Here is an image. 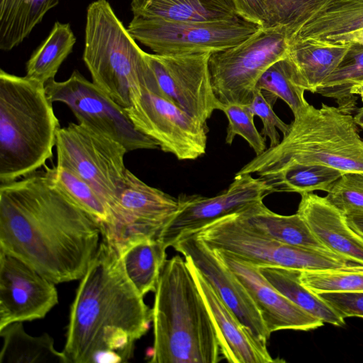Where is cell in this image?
I'll list each match as a JSON object with an SVG mask.
<instances>
[{
	"instance_id": "35",
	"label": "cell",
	"mask_w": 363,
	"mask_h": 363,
	"mask_svg": "<svg viewBox=\"0 0 363 363\" xmlns=\"http://www.w3.org/2000/svg\"><path fill=\"white\" fill-rule=\"evenodd\" d=\"M299 279L317 294L363 291V274L342 269L301 271Z\"/></svg>"
},
{
	"instance_id": "18",
	"label": "cell",
	"mask_w": 363,
	"mask_h": 363,
	"mask_svg": "<svg viewBox=\"0 0 363 363\" xmlns=\"http://www.w3.org/2000/svg\"><path fill=\"white\" fill-rule=\"evenodd\" d=\"M212 250L245 286L271 333L282 330L308 331L324 325L279 292L258 267L225 251Z\"/></svg>"
},
{
	"instance_id": "42",
	"label": "cell",
	"mask_w": 363,
	"mask_h": 363,
	"mask_svg": "<svg viewBox=\"0 0 363 363\" xmlns=\"http://www.w3.org/2000/svg\"><path fill=\"white\" fill-rule=\"evenodd\" d=\"M358 43L363 45V29L355 31L342 38L337 43Z\"/></svg>"
},
{
	"instance_id": "8",
	"label": "cell",
	"mask_w": 363,
	"mask_h": 363,
	"mask_svg": "<svg viewBox=\"0 0 363 363\" xmlns=\"http://www.w3.org/2000/svg\"><path fill=\"white\" fill-rule=\"evenodd\" d=\"M289 40L284 27L261 28L242 43L211 53V82L220 104L250 106L262 74L288 55Z\"/></svg>"
},
{
	"instance_id": "44",
	"label": "cell",
	"mask_w": 363,
	"mask_h": 363,
	"mask_svg": "<svg viewBox=\"0 0 363 363\" xmlns=\"http://www.w3.org/2000/svg\"><path fill=\"white\" fill-rule=\"evenodd\" d=\"M350 92L353 95L359 96L361 100L363 101V82L354 85Z\"/></svg>"
},
{
	"instance_id": "31",
	"label": "cell",
	"mask_w": 363,
	"mask_h": 363,
	"mask_svg": "<svg viewBox=\"0 0 363 363\" xmlns=\"http://www.w3.org/2000/svg\"><path fill=\"white\" fill-rule=\"evenodd\" d=\"M363 82V45L351 42L335 69L317 89L315 94L335 100L337 107L352 115L357 110V97L352 87Z\"/></svg>"
},
{
	"instance_id": "2",
	"label": "cell",
	"mask_w": 363,
	"mask_h": 363,
	"mask_svg": "<svg viewBox=\"0 0 363 363\" xmlns=\"http://www.w3.org/2000/svg\"><path fill=\"white\" fill-rule=\"evenodd\" d=\"M143 298L121 256L101 240L70 306L62 350L68 363L129 361L152 322Z\"/></svg>"
},
{
	"instance_id": "37",
	"label": "cell",
	"mask_w": 363,
	"mask_h": 363,
	"mask_svg": "<svg viewBox=\"0 0 363 363\" xmlns=\"http://www.w3.org/2000/svg\"><path fill=\"white\" fill-rule=\"evenodd\" d=\"M325 197L345 216L363 213V172L343 174Z\"/></svg>"
},
{
	"instance_id": "24",
	"label": "cell",
	"mask_w": 363,
	"mask_h": 363,
	"mask_svg": "<svg viewBox=\"0 0 363 363\" xmlns=\"http://www.w3.org/2000/svg\"><path fill=\"white\" fill-rule=\"evenodd\" d=\"M255 230L280 242L331 252L313 235L303 218L298 213L283 216L269 210L259 201L239 211Z\"/></svg>"
},
{
	"instance_id": "14",
	"label": "cell",
	"mask_w": 363,
	"mask_h": 363,
	"mask_svg": "<svg viewBox=\"0 0 363 363\" xmlns=\"http://www.w3.org/2000/svg\"><path fill=\"white\" fill-rule=\"evenodd\" d=\"M209 52L160 55L147 52V60L162 95L193 118L207 123L222 104L211 85Z\"/></svg>"
},
{
	"instance_id": "39",
	"label": "cell",
	"mask_w": 363,
	"mask_h": 363,
	"mask_svg": "<svg viewBox=\"0 0 363 363\" xmlns=\"http://www.w3.org/2000/svg\"><path fill=\"white\" fill-rule=\"evenodd\" d=\"M318 295L344 319L348 317L363 318V291L321 293Z\"/></svg>"
},
{
	"instance_id": "11",
	"label": "cell",
	"mask_w": 363,
	"mask_h": 363,
	"mask_svg": "<svg viewBox=\"0 0 363 363\" xmlns=\"http://www.w3.org/2000/svg\"><path fill=\"white\" fill-rule=\"evenodd\" d=\"M137 130L157 141L179 160H193L206 151L208 127L165 97L143 86L124 108Z\"/></svg>"
},
{
	"instance_id": "4",
	"label": "cell",
	"mask_w": 363,
	"mask_h": 363,
	"mask_svg": "<svg viewBox=\"0 0 363 363\" xmlns=\"http://www.w3.org/2000/svg\"><path fill=\"white\" fill-rule=\"evenodd\" d=\"M45 84L0 70V184L32 174L52 157L60 128Z\"/></svg>"
},
{
	"instance_id": "23",
	"label": "cell",
	"mask_w": 363,
	"mask_h": 363,
	"mask_svg": "<svg viewBox=\"0 0 363 363\" xmlns=\"http://www.w3.org/2000/svg\"><path fill=\"white\" fill-rule=\"evenodd\" d=\"M349 46L350 43H330L310 39L290 43L289 55L304 90L315 94L337 67Z\"/></svg>"
},
{
	"instance_id": "27",
	"label": "cell",
	"mask_w": 363,
	"mask_h": 363,
	"mask_svg": "<svg viewBox=\"0 0 363 363\" xmlns=\"http://www.w3.org/2000/svg\"><path fill=\"white\" fill-rule=\"evenodd\" d=\"M59 0H0V49L19 45Z\"/></svg>"
},
{
	"instance_id": "19",
	"label": "cell",
	"mask_w": 363,
	"mask_h": 363,
	"mask_svg": "<svg viewBox=\"0 0 363 363\" xmlns=\"http://www.w3.org/2000/svg\"><path fill=\"white\" fill-rule=\"evenodd\" d=\"M216 328L221 353L231 363L277 362L267 345L257 340L226 306L191 261L185 258Z\"/></svg>"
},
{
	"instance_id": "13",
	"label": "cell",
	"mask_w": 363,
	"mask_h": 363,
	"mask_svg": "<svg viewBox=\"0 0 363 363\" xmlns=\"http://www.w3.org/2000/svg\"><path fill=\"white\" fill-rule=\"evenodd\" d=\"M45 87L52 103L66 104L79 123L117 140L128 152L160 147L157 141L135 129L123 107L78 71L62 82L51 79Z\"/></svg>"
},
{
	"instance_id": "41",
	"label": "cell",
	"mask_w": 363,
	"mask_h": 363,
	"mask_svg": "<svg viewBox=\"0 0 363 363\" xmlns=\"http://www.w3.org/2000/svg\"><path fill=\"white\" fill-rule=\"evenodd\" d=\"M346 216L350 226L363 238V213Z\"/></svg>"
},
{
	"instance_id": "16",
	"label": "cell",
	"mask_w": 363,
	"mask_h": 363,
	"mask_svg": "<svg viewBox=\"0 0 363 363\" xmlns=\"http://www.w3.org/2000/svg\"><path fill=\"white\" fill-rule=\"evenodd\" d=\"M57 303L55 283L0 252V330L13 323L42 319Z\"/></svg>"
},
{
	"instance_id": "29",
	"label": "cell",
	"mask_w": 363,
	"mask_h": 363,
	"mask_svg": "<svg viewBox=\"0 0 363 363\" xmlns=\"http://www.w3.org/2000/svg\"><path fill=\"white\" fill-rule=\"evenodd\" d=\"M167 248L159 239H146L129 246L121 255L128 278L143 297L156 289L167 261Z\"/></svg>"
},
{
	"instance_id": "5",
	"label": "cell",
	"mask_w": 363,
	"mask_h": 363,
	"mask_svg": "<svg viewBox=\"0 0 363 363\" xmlns=\"http://www.w3.org/2000/svg\"><path fill=\"white\" fill-rule=\"evenodd\" d=\"M291 163L325 165L343 174L363 172V140L354 116L325 104L318 108L308 104L294 116L278 145L256 155L236 174L259 176Z\"/></svg>"
},
{
	"instance_id": "9",
	"label": "cell",
	"mask_w": 363,
	"mask_h": 363,
	"mask_svg": "<svg viewBox=\"0 0 363 363\" xmlns=\"http://www.w3.org/2000/svg\"><path fill=\"white\" fill-rule=\"evenodd\" d=\"M55 146L57 165L67 168L86 182L111 211L125 180V147L108 135L80 123H70L60 128Z\"/></svg>"
},
{
	"instance_id": "45",
	"label": "cell",
	"mask_w": 363,
	"mask_h": 363,
	"mask_svg": "<svg viewBox=\"0 0 363 363\" xmlns=\"http://www.w3.org/2000/svg\"><path fill=\"white\" fill-rule=\"evenodd\" d=\"M342 269L363 274V265H347Z\"/></svg>"
},
{
	"instance_id": "3",
	"label": "cell",
	"mask_w": 363,
	"mask_h": 363,
	"mask_svg": "<svg viewBox=\"0 0 363 363\" xmlns=\"http://www.w3.org/2000/svg\"><path fill=\"white\" fill-rule=\"evenodd\" d=\"M151 363H218L223 355L217 333L187 261L167 259L152 308Z\"/></svg>"
},
{
	"instance_id": "26",
	"label": "cell",
	"mask_w": 363,
	"mask_h": 363,
	"mask_svg": "<svg viewBox=\"0 0 363 363\" xmlns=\"http://www.w3.org/2000/svg\"><path fill=\"white\" fill-rule=\"evenodd\" d=\"M342 174L340 170L325 165L291 163L257 178L265 183L271 194L294 192L302 195L315 191L328 192Z\"/></svg>"
},
{
	"instance_id": "36",
	"label": "cell",
	"mask_w": 363,
	"mask_h": 363,
	"mask_svg": "<svg viewBox=\"0 0 363 363\" xmlns=\"http://www.w3.org/2000/svg\"><path fill=\"white\" fill-rule=\"evenodd\" d=\"M221 111L225 114L228 125L225 143L231 145L236 135L243 138L256 155L266 149L265 138L259 133L254 123V114L249 106L238 104L223 105Z\"/></svg>"
},
{
	"instance_id": "25",
	"label": "cell",
	"mask_w": 363,
	"mask_h": 363,
	"mask_svg": "<svg viewBox=\"0 0 363 363\" xmlns=\"http://www.w3.org/2000/svg\"><path fill=\"white\" fill-rule=\"evenodd\" d=\"M3 340L0 363H68L64 352L57 351L48 333L31 336L23 322L11 323L0 330Z\"/></svg>"
},
{
	"instance_id": "40",
	"label": "cell",
	"mask_w": 363,
	"mask_h": 363,
	"mask_svg": "<svg viewBox=\"0 0 363 363\" xmlns=\"http://www.w3.org/2000/svg\"><path fill=\"white\" fill-rule=\"evenodd\" d=\"M238 17L263 28L266 22L264 0H234Z\"/></svg>"
},
{
	"instance_id": "15",
	"label": "cell",
	"mask_w": 363,
	"mask_h": 363,
	"mask_svg": "<svg viewBox=\"0 0 363 363\" xmlns=\"http://www.w3.org/2000/svg\"><path fill=\"white\" fill-rule=\"evenodd\" d=\"M271 194L269 187L250 174H236L233 182L219 194L207 197L181 194L176 214L163 228L158 238L167 247L182 235L228 214L240 211Z\"/></svg>"
},
{
	"instance_id": "12",
	"label": "cell",
	"mask_w": 363,
	"mask_h": 363,
	"mask_svg": "<svg viewBox=\"0 0 363 363\" xmlns=\"http://www.w3.org/2000/svg\"><path fill=\"white\" fill-rule=\"evenodd\" d=\"M177 209V198L149 186L128 169L110 220L101 228L102 240L121 255L135 242L157 239Z\"/></svg>"
},
{
	"instance_id": "33",
	"label": "cell",
	"mask_w": 363,
	"mask_h": 363,
	"mask_svg": "<svg viewBox=\"0 0 363 363\" xmlns=\"http://www.w3.org/2000/svg\"><path fill=\"white\" fill-rule=\"evenodd\" d=\"M46 175L73 202L91 216L102 228L108 223L111 209L108 205L84 180L61 166H45Z\"/></svg>"
},
{
	"instance_id": "38",
	"label": "cell",
	"mask_w": 363,
	"mask_h": 363,
	"mask_svg": "<svg viewBox=\"0 0 363 363\" xmlns=\"http://www.w3.org/2000/svg\"><path fill=\"white\" fill-rule=\"evenodd\" d=\"M277 99L271 94L256 89L253 100L249 106L254 116L262 120L263 127L261 134L265 138H269L270 147L278 145L281 141L277 129L284 135L290 128V124L284 123L273 110Z\"/></svg>"
},
{
	"instance_id": "6",
	"label": "cell",
	"mask_w": 363,
	"mask_h": 363,
	"mask_svg": "<svg viewBox=\"0 0 363 363\" xmlns=\"http://www.w3.org/2000/svg\"><path fill=\"white\" fill-rule=\"evenodd\" d=\"M82 58L93 83L123 108L143 86H157L147 52L107 0H95L86 9Z\"/></svg>"
},
{
	"instance_id": "28",
	"label": "cell",
	"mask_w": 363,
	"mask_h": 363,
	"mask_svg": "<svg viewBox=\"0 0 363 363\" xmlns=\"http://www.w3.org/2000/svg\"><path fill=\"white\" fill-rule=\"evenodd\" d=\"M259 268L279 292L308 313L335 326L345 324L344 318L325 301L301 284L299 279L301 271L274 267Z\"/></svg>"
},
{
	"instance_id": "21",
	"label": "cell",
	"mask_w": 363,
	"mask_h": 363,
	"mask_svg": "<svg viewBox=\"0 0 363 363\" xmlns=\"http://www.w3.org/2000/svg\"><path fill=\"white\" fill-rule=\"evenodd\" d=\"M363 29V0H328L291 36V42L315 40L336 43Z\"/></svg>"
},
{
	"instance_id": "20",
	"label": "cell",
	"mask_w": 363,
	"mask_h": 363,
	"mask_svg": "<svg viewBox=\"0 0 363 363\" xmlns=\"http://www.w3.org/2000/svg\"><path fill=\"white\" fill-rule=\"evenodd\" d=\"M297 212L328 250L363 265V238L348 224L347 216L325 196L302 194Z\"/></svg>"
},
{
	"instance_id": "30",
	"label": "cell",
	"mask_w": 363,
	"mask_h": 363,
	"mask_svg": "<svg viewBox=\"0 0 363 363\" xmlns=\"http://www.w3.org/2000/svg\"><path fill=\"white\" fill-rule=\"evenodd\" d=\"M76 41L69 23L56 21L48 37L27 61L26 77L43 84L55 79L61 65L72 52Z\"/></svg>"
},
{
	"instance_id": "17",
	"label": "cell",
	"mask_w": 363,
	"mask_h": 363,
	"mask_svg": "<svg viewBox=\"0 0 363 363\" xmlns=\"http://www.w3.org/2000/svg\"><path fill=\"white\" fill-rule=\"evenodd\" d=\"M172 247L191 261L252 335L267 345L272 333L267 328L254 301L245 286L218 258L213 250L194 233L182 235Z\"/></svg>"
},
{
	"instance_id": "10",
	"label": "cell",
	"mask_w": 363,
	"mask_h": 363,
	"mask_svg": "<svg viewBox=\"0 0 363 363\" xmlns=\"http://www.w3.org/2000/svg\"><path fill=\"white\" fill-rule=\"evenodd\" d=\"M259 28L240 17L218 21H174L133 16L127 27L135 40L160 55L212 53L242 43Z\"/></svg>"
},
{
	"instance_id": "22",
	"label": "cell",
	"mask_w": 363,
	"mask_h": 363,
	"mask_svg": "<svg viewBox=\"0 0 363 363\" xmlns=\"http://www.w3.org/2000/svg\"><path fill=\"white\" fill-rule=\"evenodd\" d=\"M133 16L174 21H218L238 17L234 0H131Z\"/></svg>"
},
{
	"instance_id": "34",
	"label": "cell",
	"mask_w": 363,
	"mask_h": 363,
	"mask_svg": "<svg viewBox=\"0 0 363 363\" xmlns=\"http://www.w3.org/2000/svg\"><path fill=\"white\" fill-rule=\"evenodd\" d=\"M328 0H264L263 28L282 26L291 36ZM290 41V40H289Z\"/></svg>"
},
{
	"instance_id": "7",
	"label": "cell",
	"mask_w": 363,
	"mask_h": 363,
	"mask_svg": "<svg viewBox=\"0 0 363 363\" xmlns=\"http://www.w3.org/2000/svg\"><path fill=\"white\" fill-rule=\"evenodd\" d=\"M210 248L223 250L258 267L298 271L341 269L349 261L332 252L277 241L252 228L239 211L220 217L191 233Z\"/></svg>"
},
{
	"instance_id": "43",
	"label": "cell",
	"mask_w": 363,
	"mask_h": 363,
	"mask_svg": "<svg viewBox=\"0 0 363 363\" xmlns=\"http://www.w3.org/2000/svg\"><path fill=\"white\" fill-rule=\"evenodd\" d=\"M354 119L358 127L363 130V106L357 108Z\"/></svg>"
},
{
	"instance_id": "1",
	"label": "cell",
	"mask_w": 363,
	"mask_h": 363,
	"mask_svg": "<svg viewBox=\"0 0 363 363\" xmlns=\"http://www.w3.org/2000/svg\"><path fill=\"white\" fill-rule=\"evenodd\" d=\"M101 240L100 224L44 170L0 184V252L55 284L81 279Z\"/></svg>"
},
{
	"instance_id": "32",
	"label": "cell",
	"mask_w": 363,
	"mask_h": 363,
	"mask_svg": "<svg viewBox=\"0 0 363 363\" xmlns=\"http://www.w3.org/2000/svg\"><path fill=\"white\" fill-rule=\"evenodd\" d=\"M256 89L283 100L294 116L308 104L296 66L288 55L269 66L259 79Z\"/></svg>"
}]
</instances>
